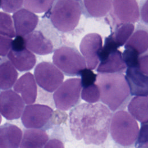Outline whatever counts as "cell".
Here are the masks:
<instances>
[{
	"mask_svg": "<svg viewBox=\"0 0 148 148\" xmlns=\"http://www.w3.org/2000/svg\"><path fill=\"white\" fill-rule=\"evenodd\" d=\"M24 38L27 48L35 54L46 55L54 51V45L51 40L40 31L34 30Z\"/></svg>",
	"mask_w": 148,
	"mask_h": 148,
	"instance_id": "16",
	"label": "cell"
},
{
	"mask_svg": "<svg viewBox=\"0 0 148 148\" xmlns=\"http://www.w3.org/2000/svg\"><path fill=\"white\" fill-rule=\"evenodd\" d=\"M16 36H25L35 30L39 22L38 16L26 8H21L13 13Z\"/></svg>",
	"mask_w": 148,
	"mask_h": 148,
	"instance_id": "13",
	"label": "cell"
},
{
	"mask_svg": "<svg viewBox=\"0 0 148 148\" xmlns=\"http://www.w3.org/2000/svg\"><path fill=\"white\" fill-rule=\"evenodd\" d=\"M138 68L143 73L148 76V53L139 56Z\"/></svg>",
	"mask_w": 148,
	"mask_h": 148,
	"instance_id": "35",
	"label": "cell"
},
{
	"mask_svg": "<svg viewBox=\"0 0 148 148\" xmlns=\"http://www.w3.org/2000/svg\"><path fill=\"white\" fill-rule=\"evenodd\" d=\"M135 30L133 23H125L115 27L114 31L111 33L114 42L120 47L125 45Z\"/></svg>",
	"mask_w": 148,
	"mask_h": 148,
	"instance_id": "24",
	"label": "cell"
},
{
	"mask_svg": "<svg viewBox=\"0 0 148 148\" xmlns=\"http://www.w3.org/2000/svg\"><path fill=\"white\" fill-rule=\"evenodd\" d=\"M128 112L139 122L148 123V95L135 96L127 105Z\"/></svg>",
	"mask_w": 148,
	"mask_h": 148,
	"instance_id": "22",
	"label": "cell"
},
{
	"mask_svg": "<svg viewBox=\"0 0 148 148\" xmlns=\"http://www.w3.org/2000/svg\"><path fill=\"white\" fill-rule=\"evenodd\" d=\"M99 63L96 71L98 73L123 72L127 68L123 53L118 49L110 52L99 53Z\"/></svg>",
	"mask_w": 148,
	"mask_h": 148,
	"instance_id": "12",
	"label": "cell"
},
{
	"mask_svg": "<svg viewBox=\"0 0 148 148\" xmlns=\"http://www.w3.org/2000/svg\"><path fill=\"white\" fill-rule=\"evenodd\" d=\"M23 132L17 126L5 123L0 127V148L20 147Z\"/></svg>",
	"mask_w": 148,
	"mask_h": 148,
	"instance_id": "17",
	"label": "cell"
},
{
	"mask_svg": "<svg viewBox=\"0 0 148 148\" xmlns=\"http://www.w3.org/2000/svg\"><path fill=\"white\" fill-rule=\"evenodd\" d=\"M53 62L65 75L69 76H80L87 68L83 56L74 47L61 46L56 49L53 56Z\"/></svg>",
	"mask_w": 148,
	"mask_h": 148,
	"instance_id": "5",
	"label": "cell"
},
{
	"mask_svg": "<svg viewBox=\"0 0 148 148\" xmlns=\"http://www.w3.org/2000/svg\"><path fill=\"white\" fill-rule=\"evenodd\" d=\"M125 77L130 88L131 95H148V76L143 73L139 68H127Z\"/></svg>",
	"mask_w": 148,
	"mask_h": 148,
	"instance_id": "15",
	"label": "cell"
},
{
	"mask_svg": "<svg viewBox=\"0 0 148 148\" xmlns=\"http://www.w3.org/2000/svg\"><path fill=\"white\" fill-rule=\"evenodd\" d=\"M76 1H80V0H76Z\"/></svg>",
	"mask_w": 148,
	"mask_h": 148,
	"instance_id": "37",
	"label": "cell"
},
{
	"mask_svg": "<svg viewBox=\"0 0 148 148\" xmlns=\"http://www.w3.org/2000/svg\"><path fill=\"white\" fill-rule=\"evenodd\" d=\"M53 109L42 104L27 105L21 116V122L26 128H40L46 127L53 115Z\"/></svg>",
	"mask_w": 148,
	"mask_h": 148,
	"instance_id": "9",
	"label": "cell"
},
{
	"mask_svg": "<svg viewBox=\"0 0 148 148\" xmlns=\"http://www.w3.org/2000/svg\"><path fill=\"white\" fill-rule=\"evenodd\" d=\"M26 42L24 36H16L12 42V49L16 51L21 50L26 48Z\"/></svg>",
	"mask_w": 148,
	"mask_h": 148,
	"instance_id": "34",
	"label": "cell"
},
{
	"mask_svg": "<svg viewBox=\"0 0 148 148\" xmlns=\"http://www.w3.org/2000/svg\"><path fill=\"white\" fill-rule=\"evenodd\" d=\"M25 108V102L17 92L10 89L0 93V112L6 119L12 120L21 117Z\"/></svg>",
	"mask_w": 148,
	"mask_h": 148,
	"instance_id": "10",
	"label": "cell"
},
{
	"mask_svg": "<svg viewBox=\"0 0 148 148\" xmlns=\"http://www.w3.org/2000/svg\"><path fill=\"white\" fill-rule=\"evenodd\" d=\"M34 76L37 84L49 92H54L63 83L64 74L50 62H41L35 67Z\"/></svg>",
	"mask_w": 148,
	"mask_h": 148,
	"instance_id": "7",
	"label": "cell"
},
{
	"mask_svg": "<svg viewBox=\"0 0 148 148\" xmlns=\"http://www.w3.org/2000/svg\"><path fill=\"white\" fill-rule=\"evenodd\" d=\"M113 0H83L80 3L82 12L86 17L101 18L111 10Z\"/></svg>",
	"mask_w": 148,
	"mask_h": 148,
	"instance_id": "19",
	"label": "cell"
},
{
	"mask_svg": "<svg viewBox=\"0 0 148 148\" xmlns=\"http://www.w3.org/2000/svg\"><path fill=\"white\" fill-rule=\"evenodd\" d=\"M82 12L81 3L76 0H55L50 18L53 25L59 31H73L77 25Z\"/></svg>",
	"mask_w": 148,
	"mask_h": 148,
	"instance_id": "3",
	"label": "cell"
},
{
	"mask_svg": "<svg viewBox=\"0 0 148 148\" xmlns=\"http://www.w3.org/2000/svg\"><path fill=\"white\" fill-rule=\"evenodd\" d=\"M82 99L90 103L98 102L101 99V91L99 86L95 83L83 87L81 92Z\"/></svg>",
	"mask_w": 148,
	"mask_h": 148,
	"instance_id": "27",
	"label": "cell"
},
{
	"mask_svg": "<svg viewBox=\"0 0 148 148\" xmlns=\"http://www.w3.org/2000/svg\"><path fill=\"white\" fill-rule=\"evenodd\" d=\"M24 5V0H1L2 9L8 13H14Z\"/></svg>",
	"mask_w": 148,
	"mask_h": 148,
	"instance_id": "29",
	"label": "cell"
},
{
	"mask_svg": "<svg viewBox=\"0 0 148 148\" xmlns=\"http://www.w3.org/2000/svg\"><path fill=\"white\" fill-rule=\"evenodd\" d=\"M139 9L142 22L145 24L148 25V0H140Z\"/></svg>",
	"mask_w": 148,
	"mask_h": 148,
	"instance_id": "33",
	"label": "cell"
},
{
	"mask_svg": "<svg viewBox=\"0 0 148 148\" xmlns=\"http://www.w3.org/2000/svg\"><path fill=\"white\" fill-rule=\"evenodd\" d=\"M7 57L15 68L20 72L32 69L36 62V57L33 52L27 47L18 51L12 49Z\"/></svg>",
	"mask_w": 148,
	"mask_h": 148,
	"instance_id": "18",
	"label": "cell"
},
{
	"mask_svg": "<svg viewBox=\"0 0 148 148\" xmlns=\"http://www.w3.org/2000/svg\"><path fill=\"white\" fill-rule=\"evenodd\" d=\"M147 147H148V145H147Z\"/></svg>",
	"mask_w": 148,
	"mask_h": 148,
	"instance_id": "38",
	"label": "cell"
},
{
	"mask_svg": "<svg viewBox=\"0 0 148 148\" xmlns=\"http://www.w3.org/2000/svg\"><path fill=\"white\" fill-rule=\"evenodd\" d=\"M12 38L2 35H0V55L1 57H5L8 56L12 50Z\"/></svg>",
	"mask_w": 148,
	"mask_h": 148,
	"instance_id": "32",
	"label": "cell"
},
{
	"mask_svg": "<svg viewBox=\"0 0 148 148\" xmlns=\"http://www.w3.org/2000/svg\"><path fill=\"white\" fill-rule=\"evenodd\" d=\"M111 110L101 103H83L69 113V128L76 140L83 139L86 145L103 144L110 132Z\"/></svg>",
	"mask_w": 148,
	"mask_h": 148,
	"instance_id": "1",
	"label": "cell"
},
{
	"mask_svg": "<svg viewBox=\"0 0 148 148\" xmlns=\"http://www.w3.org/2000/svg\"><path fill=\"white\" fill-rule=\"evenodd\" d=\"M113 27L125 23H135L140 17L139 6L136 0H113L109 12Z\"/></svg>",
	"mask_w": 148,
	"mask_h": 148,
	"instance_id": "8",
	"label": "cell"
},
{
	"mask_svg": "<svg viewBox=\"0 0 148 148\" xmlns=\"http://www.w3.org/2000/svg\"><path fill=\"white\" fill-rule=\"evenodd\" d=\"M10 14L1 12L0 13V34L10 38L16 36L13 20Z\"/></svg>",
	"mask_w": 148,
	"mask_h": 148,
	"instance_id": "25",
	"label": "cell"
},
{
	"mask_svg": "<svg viewBox=\"0 0 148 148\" xmlns=\"http://www.w3.org/2000/svg\"><path fill=\"white\" fill-rule=\"evenodd\" d=\"M139 56L140 55L136 51L130 48L125 49L123 53V57L127 68H138Z\"/></svg>",
	"mask_w": 148,
	"mask_h": 148,
	"instance_id": "28",
	"label": "cell"
},
{
	"mask_svg": "<svg viewBox=\"0 0 148 148\" xmlns=\"http://www.w3.org/2000/svg\"><path fill=\"white\" fill-rule=\"evenodd\" d=\"M95 83L101 91V101L112 112L123 110L131 96L125 75L122 72L99 73Z\"/></svg>",
	"mask_w": 148,
	"mask_h": 148,
	"instance_id": "2",
	"label": "cell"
},
{
	"mask_svg": "<svg viewBox=\"0 0 148 148\" xmlns=\"http://www.w3.org/2000/svg\"><path fill=\"white\" fill-rule=\"evenodd\" d=\"M63 147L64 145L60 140H58L54 139L53 140H48V142L45 146V147Z\"/></svg>",
	"mask_w": 148,
	"mask_h": 148,
	"instance_id": "36",
	"label": "cell"
},
{
	"mask_svg": "<svg viewBox=\"0 0 148 148\" xmlns=\"http://www.w3.org/2000/svg\"><path fill=\"white\" fill-rule=\"evenodd\" d=\"M8 59L1 58L0 64V88L3 90L14 86L18 75L17 69Z\"/></svg>",
	"mask_w": 148,
	"mask_h": 148,
	"instance_id": "23",
	"label": "cell"
},
{
	"mask_svg": "<svg viewBox=\"0 0 148 148\" xmlns=\"http://www.w3.org/2000/svg\"><path fill=\"white\" fill-rule=\"evenodd\" d=\"M82 82L79 78L68 79L64 82L53 94V99L57 109L68 110L80 102Z\"/></svg>",
	"mask_w": 148,
	"mask_h": 148,
	"instance_id": "6",
	"label": "cell"
},
{
	"mask_svg": "<svg viewBox=\"0 0 148 148\" xmlns=\"http://www.w3.org/2000/svg\"><path fill=\"white\" fill-rule=\"evenodd\" d=\"M81 77L82 85L83 87L88 86L96 82L97 75L95 74L92 69L86 68L80 75Z\"/></svg>",
	"mask_w": 148,
	"mask_h": 148,
	"instance_id": "31",
	"label": "cell"
},
{
	"mask_svg": "<svg viewBox=\"0 0 148 148\" xmlns=\"http://www.w3.org/2000/svg\"><path fill=\"white\" fill-rule=\"evenodd\" d=\"M34 75L27 72L21 76L13 86V90L21 94L27 105L34 103L37 97V85Z\"/></svg>",
	"mask_w": 148,
	"mask_h": 148,
	"instance_id": "14",
	"label": "cell"
},
{
	"mask_svg": "<svg viewBox=\"0 0 148 148\" xmlns=\"http://www.w3.org/2000/svg\"><path fill=\"white\" fill-rule=\"evenodd\" d=\"M80 51L84 57L87 68L95 69L99 63V53L102 48V39L97 33L85 35L80 43Z\"/></svg>",
	"mask_w": 148,
	"mask_h": 148,
	"instance_id": "11",
	"label": "cell"
},
{
	"mask_svg": "<svg viewBox=\"0 0 148 148\" xmlns=\"http://www.w3.org/2000/svg\"><path fill=\"white\" fill-rule=\"evenodd\" d=\"M49 140L46 131L40 128H27L23 132L20 148H41Z\"/></svg>",
	"mask_w": 148,
	"mask_h": 148,
	"instance_id": "21",
	"label": "cell"
},
{
	"mask_svg": "<svg viewBox=\"0 0 148 148\" xmlns=\"http://www.w3.org/2000/svg\"><path fill=\"white\" fill-rule=\"evenodd\" d=\"M148 145V123H142L138 136L135 142L136 147H147Z\"/></svg>",
	"mask_w": 148,
	"mask_h": 148,
	"instance_id": "30",
	"label": "cell"
},
{
	"mask_svg": "<svg viewBox=\"0 0 148 148\" xmlns=\"http://www.w3.org/2000/svg\"><path fill=\"white\" fill-rule=\"evenodd\" d=\"M139 131L136 120L129 112L119 110L113 114L110 133L115 143L122 146H130L136 141Z\"/></svg>",
	"mask_w": 148,
	"mask_h": 148,
	"instance_id": "4",
	"label": "cell"
},
{
	"mask_svg": "<svg viewBox=\"0 0 148 148\" xmlns=\"http://www.w3.org/2000/svg\"><path fill=\"white\" fill-rule=\"evenodd\" d=\"M55 0H24V7L37 13H42L50 10Z\"/></svg>",
	"mask_w": 148,
	"mask_h": 148,
	"instance_id": "26",
	"label": "cell"
},
{
	"mask_svg": "<svg viewBox=\"0 0 148 148\" xmlns=\"http://www.w3.org/2000/svg\"><path fill=\"white\" fill-rule=\"evenodd\" d=\"M124 47L133 49L140 56L146 53L148 51V25L138 24Z\"/></svg>",
	"mask_w": 148,
	"mask_h": 148,
	"instance_id": "20",
	"label": "cell"
}]
</instances>
